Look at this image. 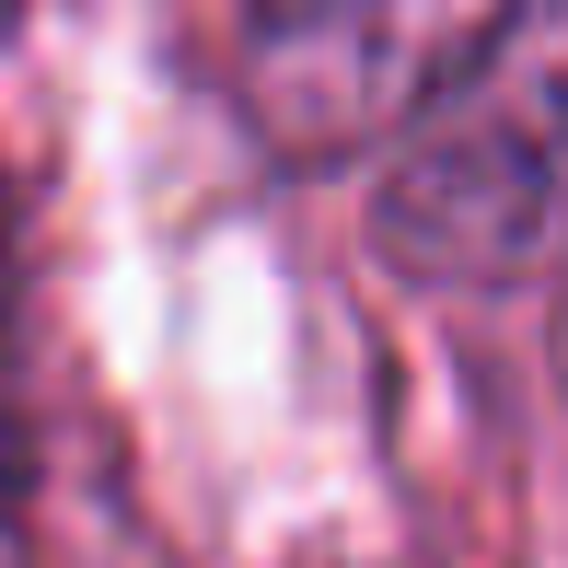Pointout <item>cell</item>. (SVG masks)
<instances>
[{"instance_id": "6da1fadb", "label": "cell", "mask_w": 568, "mask_h": 568, "mask_svg": "<svg viewBox=\"0 0 568 568\" xmlns=\"http://www.w3.org/2000/svg\"><path fill=\"white\" fill-rule=\"evenodd\" d=\"M557 0H510V23L383 140L372 255L406 291H523L557 255Z\"/></svg>"}, {"instance_id": "7a4b0ae2", "label": "cell", "mask_w": 568, "mask_h": 568, "mask_svg": "<svg viewBox=\"0 0 568 568\" xmlns=\"http://www.w3.org/2000/svg\"><path fill=\"white\" fill-rule=\"evenodd\" d=\"M510 23V0H278L244 23V105L278 163H359Z\"/></svg>"}]
</instances>
